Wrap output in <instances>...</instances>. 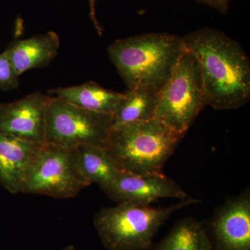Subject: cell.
<instances>
[{"instance_id": "cell-20", "label": "cell", "mask_w": 250, "mask_h": 250, "mask_svg": "<svg viewBox=\"0 0 250 250\" xmlns=\"http://www.w3.org/2000/svg\"><path fill=\"white\" fill-rule=\"evenodd\" d=\"M62 250H76L75 247L73 246H67L66 248H64Z\"/></svg>"}, {"instance_id": "cell-10", "label": "cell", "mask_w": 250, "mask_h": 250, "mask_svg": "<svg viewBox=\"0 0 250 250\" xmlns=\"http://www.w3.org/2000/svg\"><path fill=\"white\" fill-rule=\"evenodd\" d=\"M103 191L117 203L149 206L161 198L184 200L189 196L178 184L164 174L139 175L123 173Z\"/></svg>"}, {"instance_id": "cell-2", "label": "cell", "mask_w": 250, "mask_h": 250, "mask_svg": "<svg viewBox=\"0 0 250 250\" xmlns=\"http://www.w3.org/2000/svg\"><path fill=\"white\" fill-rule=\"evenodd\" d=\"M183 50L182 37L149 33L118 39L108 53L127 88L160 90Z\"/></svg>"}, {"instance_id": "cell-17", "label": "cell", "mask_w": 250, "mask_h": 250, "mask_svg": "<svg viewBox=\"0 0 250 250\" xmlns=\"http://www.w3.org/2000/svg\"><path fill=\"white\" fill-rule=\"evenodd\" d=\"M19 77L6 54H0V89H16L19 86Z\"/></svg>"}, {"instance_id": "cell-15", "label": "cell", "mask_w": 250, "mask_h": 250, "mask_svg": "<svg viewBox=\"0 0 250 250\" xmlns=\"http://www.w3.org/2000/svg\"><path fill=\"white\" fill-rule=\"evenodd\" d=\"M159 91L151 88H128L113 113L112 129L154 118Z\"/></svg>"}, {"instance_id": "cell-11", "label": "cell", "mask_w": 250, "mask_h": 250, "mask_svg": "<svg viewBox=\"0 0 250 250\" xmlns=\"http://www.w3.org/2000/svg\"><path fill=\"white\" fill-rule=\"evenodd\" d=\"M41 145L0 132V184L11 193H22L26 172Z\"/></svg>"}, {"instance_id": "cell-6", "label": "cell", "mask_w": 250, "mask_h": 250, "mask_svg": "<svg viewBox=\"0 0 250 250\" xmlns=\"http://www.w3.org/2000/svg\"><path fill=\"white\" fill-rule=\"evenodd\" d=\"M88 186L75 150L43 143L28 167L22 193L67 199L77 196Z\"/></svg>"}, {"instance_id": "cell-18", "label": "cell", "mask_w": 250, "mask_h": 250, "mask_svg": "<svg viewBox=\"0 0 250 250\" xmlns=\"http://www.w3.org/2000/svg\"><path fill=\"white\" fill-rule=\"evenodd\" d=\"M199 3L207 5L218 10L221 14H226L230 0H196Z\"/></svg>"}, {"instance_id": "cell-12", "label": "cell", "mask_w": 250, "mask_h": 250, "mask_svg": "<svg viewBox=\"0 0 250 250\" xmlns=\"http://www.w3.org/2000/svg\"><path fill=\"white\" fill-rule=\"evenodd\" d=\"M60 39L57 33L50 31L16 40L4 51L19 76L28 70L47 67L58 54Z\"/></svg>"}, {"instance_id": "cell-1", "label": "cell", "mask_w": 250, "mask_h": 250, "mask_svg": "<svg viewBox=\"0 0 250 250\" xmlns=\"http://www.w3.org/2000/svg\"><path fill=\"white\" fill-rule=\"evenodd\" d=\"M182 40L198 62L207 105L231 110L250 101V59L236 41L210 28L189 33Z\"/></svg>"}, {"instance_id": "cell-5", "label": "cell", "mask_w": 250, "mask_h": 250, "mask_svg": "<svg viewBox=\"0 0 250 250\" xmlns=\"http://www.w3.org/2000/svg\"><path fill=\"white\" fill-rule=\"evenodd\" d=\"M207 106L201 70L195 56L184 48L158 96L154 118L185 136Z\"/></svg>"}, {"instance_id": "cell-4", "label": "cell", "mask_w": 250, "mask_h": 250, "mask_svg": "<svg viewBox=\"0 0 250 250\" xmlns=\"http://www.w3.org/2000/svg\"><path fill=\"white\" fill-rule=\"evenodd\" d=\"M200 202L189 197L165 208L118 203L99 210L94 225L107 250H147L159 229L174 212Z\"/></svg>"}, {"instance_id": "cell-8", "label": "cell", "mask_w": 250, "mask_h": 250, "mask_svg": "<svg viewBox=\"0 0 250 250\" xmlns=\"http://www.w3.org/2000/svg\"><path fill=\"white\" fill-rule=\"evenodd\" d=\"M205 225L213 250H250V192L230 197Z\"/></svg>"}, {"instance_id": "cell-16", "label": "cell", "mask_w": 250, "mask_h": 250, "mask_svg": "<svg viewBox=\"0 0 250 250\" xmlns=\"http://www.w3.org/2000/svg\"><path fill=\"white\" fill-rule=\"evenodd\" d=\"M147 250H213L205 225L188 217L179 220L159 243Z\"/></svg>"}, {"instance_id": "cell-7", "label": "cell", "mask_w": 250, "mask_h": 250, "mask_svg": "<svg viewBox=\"0 0 250 250\" xmlns=\"http://www.w3.org/2000/svg\"><path fill=\"white\" fill-rule=\"evenodd\" d=\"M113 121V113L88 111L52 97L46 118L45 143L69 150L87 145L104 146Z\"/></svg>"}, {"instance_id": "cell-3", "label": "cell", "mask_w": 250, "mask_h": 250, "mask_svg": "<svg viewBox=\"0 0 250 250\" xmlns=\"http://www.w3.org/2000/svg\"><path fill=\"white\" fill-rule=\"evenodd\" d=\"M184 137L154 118L113 128L104 147L123 173L161 174Z\"/></svg>"}, {"instance_id": "cell-19", "label": "cell", "mask_w": 250, "mask_h": 250, "mask_svg": "<svg viewBox=\"0 0 250 250\" xmlns=\"http://www.w3.org/2000/svg\"><path fill=\"white\" fill-rule=\"evenodd\" d=\"M97 0H88L90 6V18L93 22L95 29L98 31V34L100 36L103 35V29L99 24L98 19L96 17V10H95V4H96Z\"/></svg>"}, {"instance_id": "cell-13", "label": "cell", "mask_w": 250, "mask_h": 250, "mask_svg": "<svg viewBox=\"0 0 250 250\" xmlns=\"http://www.w3.org/2000/svg\"><path fill=\"white\" fill-rule=\"evenodd\" d=\"M67 103L88 111L114 113L123 98V93L104 88L93 82L69 87H59L49 90Z\"/></svg>"}, {"instance_id": "cell-14", "label": "cell", "mask_w": 250, "mask_h": 250, "mask_svg": "<svg viewBox=\"0 0 250 250\" xmlns=\"http://www.w3.org/2000/svg\"><path fill=\"white\" fill-rule=\"evenodd\" d=\"M81 172L87 182L104 190L122 173L104 146L87 145L74 149Z\"/></svg>"}, {"instance_id": "cell-9", "label": "cell", "mask_w": 250, "mask_h": 250, "mask_svg": "<svg viewBox=\"0 0 250 250\" xmlns=\"http://www.w3.org/2000/svg\"><path fill=\"white\" fill-rule=\"evenodd\" d=\"M51 95L35 92L12 103L0 104V132L43 144Z\"/></svg>"}]
</instances>
